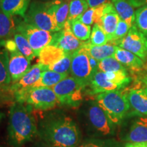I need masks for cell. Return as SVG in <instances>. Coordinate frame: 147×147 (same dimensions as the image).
Segmentation results:
<instances>
[{
    "label": "cell",
    "mask_w": 147,
    "mask_h": 147,
    "mask_svg": "<svg viewBox=\"0 0 147 147\" xmlns=\"http://www.w3.org/2000/svg\"><path fill=\"white\" fill-rule=\"evenodd\" d=\"M37 126L30 111L20 102L11 106L9 115V138L12 144L20 146L36 136Z\"/></svg>",
    "instance_id": "1"
},
{
    "label": "cell",
    "mask_w": 147,
    "mask_h": 147,
    "mask_svg": "<svg viewBox=\"0 0 147 147\" xmlns=\"http://www.w3.org/2000/svg\"><path fill=\"white\" fill-rule=\"evenodd\" d=\"M42 136L53 147H77L80 138L76 123L67 116L51 119L44 125Z\"/></svg>",
    "instance_id": "2"
},
{
    "label": "cell",
    "mask_w": 147,
    "mask_h": 147,
    "mask_svg": "<svg viewBox=\"0 0 147 147\" xmlns=\"http://www.w3.org/2000/svg\"><path fill=\"white\" fill-rule=\"evenodd\" d=\"M127 91L124 88L103 92L96 95L97 103L114 124H119L130 109Z\"/></svg>",
    "instance_id": "3"
},
{
    "label": "cell",
    "mask_w": 147,
    "mask_h": 147,
    "mask_svg": "<svg viewBox=\"0 0 147 147\" xmlns=\"http://www.w3.org/2000/svg\"><path fill=\"white\" fill-rule=\"evenodd\" d=\"M23 20L34 26L51 32H59L54 13L51 9V1H34L29 5Z\"/></svg>",
    "instance_id": "4"
},
{
    "label": "cell",
    "mask_w": 147,
    "mask_h": 147,
    "mask_svg": "<svg viewBox=\"0 0 147 147\" xmlns=\"http://www.w3.org/2000/svg\"><path fill=\"white\" fill-rule=\"evenodd\" d=\"M16 32L27 38L32 48L35 57L39 56L40 51L45 47L53 45L57 32L43 30L27 23L24 20L17 22Z\"/></svg>",
    "instance_id": "5"
},
{
    "label": "cell",
    "mask_w": 147,
    "mask_h": 147,
    "mask_svg": "<svg viewBox=\"0 0 147 147\" xmlns=\"http://www.w3.org/2000/svg\"><path fill=\"white\" fill-rule=\"evenodd\" d=\"M84 87L76 78L71 76L61 80L53 87L59 104L78 107L82 101V91Z\"/></svg>",
    "instance_id": "6"
},
{
    "label": "cell",
    "mask_w": 147,
    "mask_h": 147,
    "mask_svg": "<svg viewBox=\"0 0 147 147\" xmlns=\"http://www.w3.org/2000/svg\"><path fill=\"white\" fill-rule=\"evenodd\" d=\"M16 102L22 104L26 102L35 109L40 110L52 109L59 103L53 88L50 87L31 89Z\"/></svg>",
    "instance_id": "7"
},
{
    "label": "cell",
    "mask_w": 147,
    "mask_h": 147,
    "mask_svg": "<svg viewBox=\"0 0 147 147\" xmlns=\"http://www.w3.org/2000/svg\"><path fill=\"white\" fill-rule=\"evenodd\" d=\"M69 74L84 87L89 85L93 76L90 67L89 54L84 46L73 54Z\"/></svg>",
    "instance_id": "8"
},
{
    "label": "cell",
    "mask_w": 147,
    "mask_h": 147,
    "mask_svg": "<svg viewBox=\"0 0 147 147\" xmlns=\"http://www.w3.org/2000/svg\"><path fill=\"white\" fill-rule=\"evenodd\" d=\"M117 47L129 51L147 63V38L134 24L125 38L117 43Z\"/></svg>",
    "instance_id": "9"
},
{
    "label": "cell",
    "mask_w": 147,
    "mask_h": 147,
    "mask_svg": "<svg viewBox=\"0 0 147 147\" xmlns=\"http://www.w3.org/2000/svg\"><path fill=\"white\" fill-rule=\"evenodd\" d=\"M46 69H47L46 66L38 63L32 66L30 69L18 81L12 84L10 89L14 93L16 101L31 89L40 78L41 74Z\"/></svg>",
    "instance_id": "10"
},
{
    "label": "cell",
    "mask_w": 147,
    "mask_h": 147,
    "mask_svg": "<svg viewBox=\"0 0 147 147\" xmlns=\"http://www.w3.org/2000/svg\"><path fill=\"white\" fill-rule=\"evenodd\" d=\"M85 42L78 40L71 30L70 23L67 21L61 30L57 32L53 45L57 46L67 54H74L82 47Z\"/></svg>",
    "instance_id": "11"
},
{
    "label": "cell",
    "mask_w": 147,
    "mask_h": 147,
    "mask_svg": "<svg viewBox=\"0 0 147 147\" xmlns=\"http://www.w3.org/2000/svg\"><path fill=\"white\" fill-rule=\"evenodd\" d=\"M88 118L91 125L103 135H110L114 131V123L97 103H93L88 110Z\"/></svg>",
    "instance_id": "12"
},
{
    "label": "cell",
    "mask_w": 147,
    "mask_h": 147,
    "mask_svg": "<svg viewBox=\"0 0 147 147\" xmlns=\"http://www.w3.org/2000/svg\"><path fill=\"white\" fill-rule=\"evenodd\" d=\"M114 57L134 75L147 69V63L137 55L121 47H117Z\"/></svg>",
    "instance_id": "13"
},
{
    "label": "cell",
    "mask_w": 147,
    "mask_h": 147,
    "mask_svg": "<svg viewBox=\"0 0 147 147\" xmlns=\"http://www.w3.org/2000/svg\"><path fill=\"white\" fill-rule=\"evenodd\" d=\"M9 72L12 82L18 81L30 69L31 61L19 51L9 53Z\"/></svg>",
    "instance_id": "14"
},
{
    "label": "cell",
    "mask_w": 147,
    "mask_h": 147,
    "mask_svg": "<svg viewBox=\"0 0 147 147\" xmlns=\"http://www.w3.org/2000/svg\"><path fill=\"white\" fill-rule=\"evenodd\" d=\"M127 99L130 108L137 115L147 116V93L140 84L128 90Z\"/></svg>",
    "instance_id": "15"
},
{
    "label": "cell",
    "mask_w": 147,
    "mask_h": 147,
    "mask_svg": "<svg viewBox=\"0 0 147 147\" xmlns=\"http://www.w3.org/2000/svg\"><path fill=\"white\" fill-rule=\"evenodd\" d=\"M119 19L120 17L111 1L105 3L103 15L97 24H99L104 29L107 35L109 42L111 41L113 38Z\"/></svg>",
    "instance_id": "16"
},
{
    "label": "cell",
    "mask_w": 147,
    "mask_h": 147,
    "mask_svg": "<svg viewBox=\"0 0 147 147\" xmlns=\"http://www.w3.org/2000/svg\"><path fill=\"white\" fill-rule=\"evenodd\" d=\"M89 86L91 89L89 93L92 95H97L103 92L124 89L108 80L106 73L100 70L93 75Z\"/></svg>",
    "instance_id": "17"
},
{
    "label": "cell",
    "mask_w": 147,
    "mask_h": 147,
    "mask_svg": "<svg viewBox=\"0 0 147 147\" xmlns=\"http://www.w3.org/2000/svg\"><path fill=\"white\" fill-rule=\"evenodd\" d=\"M125 140L129 142H147V116L134 119Z\"/></svg>",
    "instance_id": "18"
},
{
    "label": "cell",
    "mask_w": 147,
    "mask_h": 147,
    "mask_svg": "<svg viewBox=\"0 0 147 147\" xmlns=\"http://www.w3.org/2000/svg\"><path fill=\"white\" fill-rule=\"evenodd\" d=\"M84 46L88 54L95 59L98 60L99 61L106 58L114 57L117 48V46L113 42H108L106 45L96 46L91 45L89 42V40L85 42Z\"/></svg>",
    "instance_id": "19"
},
{
    "label": "cell",
    "mask_w": 147,
    "mask_h": 147,
    "mask_svg": "<svg viewBox=\"0 0 147 147\" xmlns=\"http://www.w3.org/2000/svg\"><path fill=\"white\" fill-rule=\"evenodd\" d=\"M30 0H0V9L12 16H21L23 18L29 6Z\"/></svg>",
    "instance_id": "20"
},
{
    "label": "cell",
    "mask_w": 147,
    "mask_h": 147,
    "mask_svg": "<svg viewBox=\"0 0 147 147\" xmlns=\"http://www.w3.org/2000/svg\"><path fill=\"white\" fill-rule=\"evenodd\" d=\"M65 54L66 53L62 49L57 46L48 45L40 51L38 56V63L47 67L60 60L65 56Z\"/></svg>",
    "instance_id": "21"
},
{
    "label": "cell",
    "mask_w": 147,
    "mask_h": 147,
    "mask_svg": "<svg viewBox=\"0 0 147 147\" xmlns=\"http://www.w3.org/2000/svg\"><path fill=\"white\" fill-rule=\"evenodd\" d=\"M119 17L131 27L135 24V11L129 0H111Z\"/></svg>",
    "instance_id": "22"
},
{
    "label": "cell",
    "mask_w": 147,
    "mask_h": 147,
    "mask_svg": "<svg viewBox=\"0 0 147 147\" xmlns=\"http://www.w3.org/2000/svg\"><path fill=\"white\" fill-rule=\"evenodd\" d=\"M69 1L64 0L51 1V9L54 13L57 26L59 30H61L67 21L69 14Z\"/></svg>",
    "instance_id": "23"
},
{
    "label": "cell",
    "mask_w": 147,
    "mask_h": 147,
    "mask_svg": "<svg viewBox=\"0 0 147 147\" xmlns=\"http://www.w3.org/2000/svg\"><path fill=\"white\" fill-rule=\"evenodd\" d=\"M68 76V74H61L49 69H46L41 74L40 78L31 89L38 87L53 88L55 84Z\"/></svg>",
    "instance_id": "24"
},
{
    "label": "cell",
    "mask_w": 147,
    "mask_h": 147,
    "mask_svg": "<svg viewBox=\"0 0 147 147\" xmlns=\"http://www.w3.org/2000/svg\"><path fill=\"white\" fill-rule=\"evenodd\" d=\"M16 25L17 22L14 16L5 13L0 9V40L14 36Z\"/></svg>",
    "instance_id": "25"
},
{
    "label": "cell",
    "mask_w": 147,
    "mask_h": 147,
    "mask_svg": "<svg viewBox=\"0 0 147 147\" xmlns=\"http://www.w3.org/2000/svg\"><path fill=\"white\" fill-rule=\"evenodd\" d=\"M8 64L9 53L3 46L0 47V87L9 85L12 82Z\"/></svg>",
    "instance_id": "26"
},
{
    "label": "cell",
    "mask_w": 147,
    "mask_h": 147,
    "mask_svg": "<svg viewBox=\"0 0 147 147\" xmlns=\"http://www.w3.org/2000/svg\"><path fill=\"white\" fill-rule=\"evenodd\" d=\"M104 7L105 3L95 8H89L77 19L89 26H91L95 23H98L103 15Z\"/></svg>",
    "instance_id": "27"
},
{
    "label": "cell",
    "mask_w": 147,
    "mask_h": 147,
    "mask_svg": "<svg viewBox=\"0 0 147 147\" xmlns=\"http://www.w3.org/2000/svg\"><path fill=\"white\" fill-rule=\"evenodd\" d=\"M14 40L17 47L18 51L21 53L23 56L28 59L32 61L33 59L36 57L34 55V51L32 50V48L29 45L28 40L23 35L19 34L18 32H15L14 34Z\"/></svg>",
    "instance_id": "28"
},
{
    "label": "cell",
    "mask_w": 147,
    "mask_h": 147,
    "mask_svg": "<svg viewBox=\"0 0 147 147\" xmlns=\"http://www.w3.org/2000/svg\"><path fill=\"white\" fill-rule=\"evenodd\" d=\"M69 23L71 32L78 40L84 42L89 39L91 34V26L82 23L78 19L74 20Z\"/></svg>",
    "instance_id": "29"
},
{
    "label": "cell",
    "mask_w": 147,
    "mask_h": 147,
    "mask_svg": "<svg viewBox=\"0 0 147 147\" xmlns=\"http://www.w3.org/2000/svg\"><path fill=\"white\" fill-rule=\"evenodd\" d=\"M89 5L85 0H70L67 21L71 23L80 17L89 8Z\"/></svg>",
    "instance_id": "30"
},
{
    "label": "cell",
    "mask_w": 147,
    "mask_h": 147,
    "mask_svg": "<svg viewBox=\"0 0 147 147\" xmlns=\"http://www.w3.org/2000/svg\"><path fill=\"white\" fill-rule=\"evenodd\" d=\"M106 78L110 81L118 84L121 88H125L131 81V77L128 71H117L105 72Z\"/></svg>",
    "instance_id": "31"
},
{
    "label": "cell",
    "mask_w": 147,
    "mask_h": 147,
    "mask_svg": "<svg viewBox=\"0 0 147 147\" xmlns=\"http://www.w3.org/2000/svg\"><path fill=\"white\" fill-rule=\"evenodd\" d=\"M89 39V42L91 45L96 46L106 45L109 42L107 35L104 29L97 23L93 25Z\"/></svg>",
    "instance_id": "32"
},
{
    "label": "cell",
    "mask_w": 147,
    "mask_h": 147,
    "mask_svg": "<svg viewBox=\"0 0 147 147\" xmlns=\"http://www.w3.org/2000/svg\"><path fill=\"white\" fill-rule=\"evenodd\" d=\"M73 54H67L56 63L47 67V69L61 74H68L70 71Z\"/></svg>",
    "instance_id": "33"
},
{
    "label": "cell",
    "mask_w": 147,
    "mask_h": 147,
    "mask_svg": "<svg viewBox=\"0 0 147 147\" xmlns=\"http://www.w3.org/2000/svg\"><path fill=\"white\" fill-rule=\"evenodd\" d=\"M99 70L104 72L117 71H128L123 65L114 57H108L100 61L99 63Z\"/></svg>",
    "instance_id": "34"
},
{
    "label": "cell",
    "mask_w": 147,
    "mask_h": 147,
    "mask_svg": "<svg viewBox=\"0 0 147 147\" xmlns=\"http://www.w3.org/2000/svg\"><path fill=\"white\" fill-rule=\"evenodd\" d=\"M135 25L147 38V5L140 7L135 12Z\"/></svg>",
    "instance_id": "35"
},
{
    "label": "cell",
    "mask_w": 147,
    "mask_h": 147,
    "mask_svg": "<svg viewBox=\"0 0 147 147\" xmlns=\"http://www.w3.org/2000/svg\"><path fill=\"white\" fill-rule=\"evenodd\" d=\"M130 28L131 27L129 26L128 24L120 18L117 29L110 42H113V44L117 46V43L126 36Z\"/></svg>",
    "instance_id": "36"
},
{
    "label": "cell",
    "mask_w": 147,
    "mask_h": 147,
    "mask_svg": "<svg viewBox=\"0 0 147 147\" xmlns=\"http://www.w3.org/2000/svg\"><path fill=\"white\" fill-rule=\"evenodd\" d=\"M135 76H136V82L138 83L147 86V69Z\"/></svg>",
    "instance_id": "37"
},
{
    "label": "cell",
    "mask_w": 147,
    "mask_h": 147,
    "mask_svg": "<svg viewBox=\"0 0 147 147\" xmlns=\"http://www.w3.org/2000/svg\"><path fill=\"white\" fill-rule=\"evenodd\" d=\"M89 64L90 67H91L92 74H93V76L97 72V71H99V61L98 60L95 59V58H93V57L90 56L89 55Z\"/></svg>",
    "instance_id": "38"
},
{
    "label": "cell",
    "mask_w": 147,
    "mask_h": 147,
    "mask_svg": "<svg viewBox=\"0 0 147 147\" xmlns=\"http://www.w3.org/2000/svg\"><path fill=\"white\" fill-rule=\"evenodd\" d=\"M85 1L87 2L89 8H95L109 2L111 0H85Z\"/></svg>",
    "instance_id": "39"
},
{
    "label": "cell",
    "mask_w": 147,
    "mask_h": 147,
    "mask_svg": "<svg viewBox=\"0 0 147 147\" xmlns=\"http://www.w3.org/2000/svg\"><path fill=\"white\" fill-rule=\"evenodd\" d=\"M131 4L134 8H140V7L147 5V0H129Z\"/></svg>",
    "instance_id": "40"
},
{
    "label": "cell",
    "mask_w": 147,
    "mask_h": 147,
    "mask_svg": "<svg viewBox=\"0 0 147 147\" xmlns=\"http://www.w3.org/2000/svg\"><path fill=\"white\" fill-rule=\"evenodd\" d=\"M77 147H108L105 145L100 144V143L95 142H84L83 144L78 145Z\"/></svg>",
    "instance_id": "41"
},
{
    "label": "cell",
    "mask_w": 147,
    "mask_h": 147,
    "mask_svg": "<svg viewBox=\"0 0 147 147\" xmlns=\"http://www.w3.org/2000/svg\"><path fill=\"white\" fill-rule=\"evenodd\" d=\"M125 147H147L146 142H127Z\"/></svg>",
    "instance_id": "42"
},
{
    "label": "cell",
    "mask_w": 147,
    "mask_h": 147,
    "mask_svg": "<svg viewBox=\"0 0 147 147\" xmlns=\"http://www.w3.org/2000/svg\"><path fill=\"white\" fill-rule=\"evenodd\" d=\"M140 84V83H139ZM141 85H142V84H141ZM142 87L144 88V89L145 90V91L147 93V86H146V85H142Z\"/></svg>",
    "instance_id": "43"
},
{
    "label": "cell",
    "mask_w": 147,
    "mask_h": 147,
    "mask_svg": "<svg viewBox=\"0 0 147 147\" xmlns=\"http://www.w3.org/2000/svg\"><path fill=\"white\" fill-rule=\"evenodd\" d=\"M64 1H70V0H64Z\"/></svg>",
    "instance_id": "44"
}]
</instances>
